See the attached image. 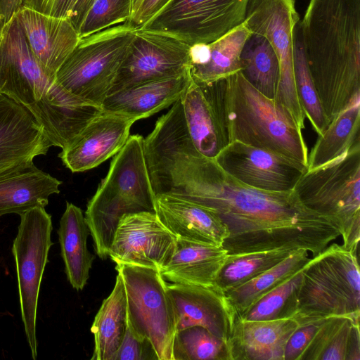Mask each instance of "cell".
<instances>
[{
    "label": "cell",
    "instance_id": "1",
    "mask_svg": "<svg viewBox=\"0 0 360 360\" xmlns=\"http://www.w3.org/2000/svg\"><path fill=\"white\" fill-rule=\"evenodd\" d=\"M186 199L217 212L228 229L222 247L229 255L288 248L304 249L314 257L340 236L338 227L306 207L294 190L252 188L205 156Z\"/></svg>",
    "mask_w": 360,
    "mask_h": 360
},
{
    "label": "cell",
    "instance_id": "2",
    "mask_svg": "<svg viewBox=\"0 0 360 360\" xmlns=\"http://www.w3.org/2000/svg\"><path fill=\"white\" fill-rule=\"evenodd\" d=\"M300 27L310 75L330 122L360 96V0H309Z\"/></svg>",
    "mask_w": 360,
    "mask_h": 360
},
{
    "label": "cell",
    "instance_id": "3",
    "mask_svg": "<svg viewBox=\"0 0 360 360\" xmlns=\"http://www.w3.org/2000/svg\"><path fill=\"white\" fill-rule=\"evenodd\" d=\"M0 94L25 107L44 128L52 146H68L103 112L51 77L30 49L16 13L0 32Z\"/></svg>",
    "mask_w": 360,
    "mask_h": 360
},
{
    "label": "cell",
    "instance_id": "4",
    "mask_svg": "<svg viewBox=\"0 0 360 360\" xmlns=\"http://www.w3.org/2000/svg\"><path fill=\"white\" fill-rule=\"evenodd\" d=\"M155 194L143 151V138L129 136L114 155L106 176L89 201L84 218L94 240L96 255L109 257V249L122 216L155 212Z\"/></svg>",
    "mask_w": 360,
    "mask_h": 360
},
{
    "label": "cell",
    "instance_id": "5",
    "mask_svg": "<svg viewBox=\"0 0 360 360\" xmlns=\"http://www.w3.org/2000/svg\"><path fill=\"white\" fill-rule=\"evenodd\" d=\"M224 110L229 143L240 141L307 167L309 153L302 130L240 72L226 79Z\"/></svg>",
    "mask_w": 360,
    "mask_h": 360
},
{
    "label": "cell",
    "instance_id": "6",
    "mask_svg": "<svg viewBox=\"0 0 360 360\" xmlns=\"http://www.w3.org/2000/svg\"><path fill=\"white\" fill-rule=\"evenodd\" d=\"M292 319L300 325L330 316L360 320L357 253L333 243L301 271Z\"/></svg>",
    "mask_w": 360,
    "mask_h": 360
},
{
    "label": "cell",
    "instance_id": "7",
    "mask_svg": "<svg viewBox=\"0 0 360 360\" xmlns=\"http://www.w3.org/2000/svg\"><path fill=\"white\" fill-rule=\"evenodd\" d=\"M294 191L306 207L338 227L344 248L357 253L360 240V142L330 162L307 170Z\"/></svg>",
    "mask_w": 360,
    "mask_h": 360
},
{
    "label": "cell",
    "instance_id": "8",
    "mask_svg": "<svg viewBox=\"0 0 360 360\" xmlns=\"http://www.w3.org/2000/svg\"><path fill=\"white\" fill-rule=\"evenodd\" d=\"M136 30L125 22L80 39L57 72V82L82 100L101 106L128 54Z\"/></svg>",
    "mask_w": 360,
    "mask_h": 360
},
{
    "label": "cell",
    "instance_id": "9",
    "mask_svg": "<svg viewBox=\"0 0 360 360\" xmlns=\"http://www.w3.org/2000/svg\"><path fill=\"white\" fill-rule=\"evenodd\" d=\"M115 269L124 282L127 319L134 330L150 342L159 360H173L176 323L167 283L153 268L117 264Z\"/></svg>",
    "mask_w": 360,
    "mask_h": 360
},
{
    "label": "cell",
    "instance_id": "10",
    "mask_svg": "<svg viewBox=\"0 0 360 360\" xmlns=\"http://www.w3.org/2000/svg\"><path fill=\"white\" fill-rule=\"evenodd\" d=\"M20 221L13 240L22 321L32 358L37 356V316L43 274L53 245L51 216L44 207H32L19 215Z\"/></svg>",
    "mask_w": 360,
    "mask_h": 360
},
{
    "label": "cell",
    "instance_id": "11",
    "mask_svg": "<svg viewBox=\"0 0 360 360\" xmlns=\"http://www.w3.org/2000/svg\"><path fill=\"white\" fill-rule=\"evenodd\" d=\"M249 0H169L141 27L193 46L210 44L242 24Z\"/></svg>",
    "mask_w": 360,
    "mask_h": 360
},
{
    "label": "cell",
    "instance_id": "12",
    "mask_svg": "<svg viewBox=\"0 0 360 360\" xmlns=\"http://www.w3.org/2000/svg\"><path fill=\"white\" fill-rule=\"evenodd\" d=\"M300 21L295 0H249L245 22L252 33L264 37L279 63L280 77L274 101L304 129L305 115L295 84L294 29Z\"/></svg>",
    "mask_w": 360,
    "mask_h": 360
},
{
    "label": "cell",
    "instance_id": "13",
    "mask_svg": "<svg viewBox=\"0 0 360 360\" xmlns=\"http://www.w3.org/2000/svg\"><path fill=\"white\" fill-rule=\"evenodd\" d=\"M191 46L160 32L137 29L109 94L191 69Z\"/></svg>",
    "mask_w": 360,
    "mask_h": 360
},
{
    "label": "cell",
    "instance_id": "14",
    "mask_svg": "<svg viewBox=\"0 0 360 360\" xmlns=\"http://www.w3.org/2000/svg\"><path fill=\"white\" fill-rule=\"evenodd\" d=\"M176 238L158 218L155 212L125 214L120 219L109 257L116 264L160 269L175 252Z\"/></svg>",
    "mask_w": 360,
    "mask_h": 360
},
{
    "label": "cell",
    "instance_id": "15",
    "mask_svg": "<svg viewBox=\"0 0 360 360\" xmlns=\"http://www.w3.org/2000/svg\"><path fill=\"white\" fill-rule=\"evenodd\" d=\"M214 160L237 180L267 191L294 190L307 170V167L296 161L237 141L229 143Z\"/></svg>",
    "mask_w": 360,
    "mask_h": 360
},
{
    "label": "cell",
    "instance_id": "16",
    "mask_svg": "<svg viewBox=\"0 0 360 360\" xmlns=\"http://www.w3.org/2000/svg\"><path fill=\"white\" fill-rule=\"evenodd\" d=\"M176 317V332L202 326L231 345L240 316L226 293L211 286L167 283Z\"/></svg>",
    "mask_w": 360,
    "mask_h": 360
},
{
    "label": "cell",
    "instance_id": "17",
    "mask_svg": "<svg viewBox=\"0 0 360 360\" xmlns=\"http://www.w3.org/2000/svg\"><path fill=\"white\" fill-rule=\"evenodd\" d=\"M226 79L205 83L191 79L180 101L186 128L196 150L214 159L229 143L225 119Z\"/></svg>",
    "mask_w": 360,
    "mask_h": 360
},
{
    "label": "cell",
    "instance_id": "18",
    "mask_svg": "<svg viewBox=\"0 0 360 360\" xmlns=\"http://www.w3.org/2000/svg\"><path fill=\"white\" fill-rule=\"evenodd\" d=\"M52 145L25 107L0 94V176L31 167Z\"/></svg>",
    "mask_w": 360,
    "mask_h": 360
},
{
    "label": "cell",
    "instance_id": "19",
    "mask_svg": "<svg viewBox=\"0 0 360 360\" xmlns=\"http://www.w3.org/2000/svg\"><path fill=\"white\" fill-rule=\"evenodd\" d=\"M136 121L130 116L103 110L62 149L58 157L72 172L96 167L122 148Z\"/></svg>",
    "mask_w": 360,
    "mask_h": 360
},
{
    "label": "cell",
    "instance_id": "20",
    "mask_svg": "<svg viewBox=\"0 0 360 360\" xmlns=\"http://www.w3.org/2000/svg\"><path fill=\"white\" fill-rule=\"evenodd\" d=\"M16 17L33 54L46 72L56 78L80 39L78 32L69 18L51 16L25 6L19 9Z\"/></svg>",
    "mask_w": 360,
    "mask_h": 360
},
{
    "label": "cell",
    "instance_id": "21",
    "mask_svg": "<svg viewBox=\"0 0 360 360\" xmlns=\"http://www.w3.org/2000/svg\"><path fill=\"white\" fill-rule=\"evenodd\" d=\"M155 212L176 238L222 247L229 235L226 225L214 210L184 198L157 195Z\"/></svg>",
    "mask_w": 360,
    "mask_h": 360
},
{
    "label": "cell",
    "instance_id": "22",
    "mask_svg": "<svg viewBox=\"0 0 360 360\" xmlns=\"http://www.w3.org/2000/svg\"><path fill=\"white\" fill-rule=\"evenodd\" d=\"M190 79L189 70L179 76L140 84L108 95L101 108L136 120L146 118L180 99Z\"/></svg>",
    "mask_w": 360,
    "mask_h": 360
},
{
    "label": "cell",
    "instance_id": "23",
    "mask_svg": "<svg viewBox=\"0 0 360 360\" xmlns=\"http://www.w3.org/2000/svg\"><path fill=\"white\" fill-rule=\"evenodd\" d=\"M299 327L293 319L240 320L231 345L232 360H283L287 342Z\"/></svg>",
    "mask_w": 360,
    "mask_h": 360
},
{
    "label": "cell",
    "instance_id": "24",
    "mask_svg": "<svg viewBox=\"0 0 360 360\" xmlns=\"http://www.w3.org/2000/svg\"><path fill=\"white\" fill-rule=\"evenodd\" d=\"M227 256L223 247L176 238L175 252L160 273L172 283L211 286Z\"/></svg>",
    "mask_w": 360,
    "mask_h": 360
},
{
    "label": "cell",
    "instance_id": "25",
    "mask_svg": "<svg viewBox=\"0 0 360 360\" xmlns=\"http://www.w3.org/2000/svg\"><path fill=\"white\" fill-rule=\"evenodd\" d=\"M61 184L34 165L0 176V217L20 215L37 206L45 207L49 197L60 193Z\"/></svg>",
    "mask_w": 360,
    "mask_h": 360
},
{
    "label": "cell",
    "instance_id": "26",
    "mask_svg": "<svg viewBox=\"0 0 360 360\" xmlns=\"http://www.w3.org/2000/svg\"><path fill=\"white\" fill-rule=\"evenodd\" d=\"M59 225L57 233L67 278L74 289L82 290L89 278L94 256L87 247L90 231L81 208L67 202Z\"/></svg>",
    "mask_w": 360,
    "mask_h": 360
},
{
    "label": "cell",
    "instance_id": "27",
    "mask_svg": "<svg viewBox=\"0 0 360 360\" xmlns=\"http://www.w3.org/2000/svg\"><path fill=\"white\" fill-rule=\"evenodd\" d=\"M300 360H360L359 321L343 316L322 319Z\"/></svg>",
    "mask_w": 360,
    "mask_h": 360
},
{
    "label": "cell",
    "instance_id": "28",
    "mask_svg": "<svg viewBox=\"0 0 360 360\" xmlns=\"http://www.w3.org/2000/svg\"><path fill=\"white\" fill-rule=\"evenodd\" d=\"M127 319L124 282L117 273L115 286L98 311L91 331L94 335L91 360H113L122 340Z\"/></svg>",
    "mask_w": 360,
    "mask_h": 360
},
{
    "label": "cell",
    "instance_id": "29",
    "mask_svg": "<svg viewBox=\"0 0 360 360\" xmlns=\"http://www.w3.org/2000/svg\"><path fill=\"white\" fill-rule=\"evenodd\" d=\"M360 142V96L355 98L328 124L308 156L307 170L325 165Z\"/></svg>",
    "mask_w": 360,
    "mask_h": 360
},
{
    "label": "cell",
    "instance_id": "30",
    "mask_svg": "<svg viewBox=\"0 0 360 360\" xmlns=\"http://www.w3.org/2000/svg\"><path fill=\"white\" fill-rule=\"evenodd\" d=\"M251 34L244 21L221 37L208 44V59L202 65L191 67V77L200 82L209 83L240 72V54Z\"/></svg>",
    "mask_w": 360,
    "mask_h": 360
},
{
    "label": "cell",
    "instance_id": "31",
    "mask_svg": "<svg viewBox=\"0 0 360 360\" xmlns=\"http://www.w3.org/2000/svg\"><path fill=\"white\" fill-rule=\"evenodd\" d=\"M310 259L307 250H296L274 266L226 295L240 316L264 295L300 271Z\"/></svg>",
    "mask_w": 360,
    "mask_h": 360
},
{
    "label": "cell",
    "instance_id": "32",
    "mask_svg": "<svg viewBox=\"0 0 360 360\" xmlns=\"http://www.w3.org/2000/svg\"><path fill=\"white\" fill-rule=\"evenodd\" d=\"M240 72L257 90L269 98H275L280 77L277 56L269 41L252 33L241 54Z\"/></svg>",
    "mask_w": 360,
    "mask_h": 360
},
{
    "label": "cell",
    "instance_id": "33",
    "mask_svg": "<svg viewBox=\"0 0 360 360\" xmlns=\"http://www.w3.org/2000/svg\"><path fill=\"white\" fill-rule=\"evenodd\" d=\"M295 250L280 248L228 255L217 274L215 284L226 293L274 266Z\"/></svg>",
    "mask_w": 360,
    "mask_h": 360
},
{
    "label": "cell",
    "instance_id": "34",
    "mask_svg": "<svg viewBox=\"0 0 360 360\" xmlns=\"http://www.w3.org/2000/svg\"><path fill=\"white\" fill-rule=\"evenodd\" d=\"M293 66L295 89L305 117L319 136L330 122L325 115L310 75L303 46L300 21L294 29Z\"/></svg>",
    "mask_w": 360,
    "mask_h": 360
},
{
    "label": "cell",
    "instance_id": "35",
    "mask_svg": "<svg viewBox=\"0 0 360 360\" xmlns=\"http://www.w3.org/2000/svg\"><path fill=\"white\" fill-rule=\"evenodd\" d=\"M173 360H232L228 345L202 326L177 331Z\"/></svg>",
    "mask_w": 360,
    "mask_h": 360
},
{
    "label": "cell",
    "instance_id": "36",
    "mask_svg": "<svg viewBox=\"0 0 360 360\" xmlns=\"http://www.w3.org/2000/svg\"><path fill=\"white\" fill-rule=\"evenodd\" d=\"M301 271L260 298L240 315V319L259 321L292 319L296 293L302 279Z\"/></svg>",
    "mask_w": 360,
    "mask_h": 360
},
{
    "label": "cell",
    "instance_id": "37",
    "mask_svg": "<svg viewBox=\"0 0 360 360\" xmlns=\"http://www.w3.org/2000/svg\"><path fill=\"white\" fill-rule=\"evenodd\" d=\"M132 15V0H96L79 31L80 39L121 22Z\"/></svg>",
    "mask_w": 360,
    "mask_h": 360
},
{
    "label": "cell",
    "instance_id": "38",
    "mask_svg": "<svg viewBox=\"0 0 360 360\" xmlns=\"http://www.w3.org/2000/svg\"><path fill=\"white\" fill-rule=\"evenodd\" d=\"M113 360H159L150 343L134 330L127 319L125 332Z\"/></svg>",
    "mask_w": 360,
    "mask_h": 360
},
{
    "label": "cell",
    "instance_id": "39",
    "mask_svg": "<svg viewBox=\"0 0 360 360\" xmlns=\"http://www.w3.org/2000/svg\"><path fill=\"white\" fill-rule=\"evenodd\" d=\"M321 320L299 326L287 342L283 360H300L304 350L318 330Z\"/></svg>",
    "mask_w": 360,
    "mask_h": 360
},
{
    "label": "cell",
    "instance_id": "40",
    "mask_svg": "<svg viewBox=\"0 0 360 360\" xmlns=\"http://www.w3.org/2000/svg\"><path fill=\"white\" fill-rule=\"evenodd\" d=\"M77 0H23L22 6L54 17L70 18Z\"/></svg>",
    "mask_w": 360,
    "mask_h": 360
},
{
    "label": "cell",
    "instance_id": "41",
    "mask_svg": "<svg viewBox=\"0 0 360 360\" xmlns=\"http://www.w3.org/2000/svg\"><path fill=\"white\" fill-rule=\"evenodd\" d=\"M169 0H142L129 22L137 29L156 15Z\"/></svg>",
    "mask_w": 360,
    "mask_h": 360
},
{
    "label": "cell",
    "instance_id": "42",
    "mask_svg": "<svg viewBox=\"0 0 360 360\" xmlns=\"http://www.w3.org/2000/svg\"><path fill=\"white\" fill-rule=\"evenodd\" d=\"M96 1V0L76 1L69 19L77 32Z\"/></svg>",
    "mask_w": 360,
    "mask_h": 360
},
{
    "label": "cell",
    "instance_id": "43",
    "mask_svg": "<svg viewBox=\"0 0 360 360\" xmlns=\"http://www.w3.org/2000/svg\"><path fill=\"white\" fill-rule=\"evenodd\" d=\"M23 0H0V23L3 27L22 6Z\"/></svg>",
    "mask_w": 360,
    "mask_h": 360
},
{
    "label": "cell",
    "instance_id": "44",
    "mask_svg": "<svg viewBox=\"0 0 360 360\" xmlns=\"http://www.w3.org/2000/svg\"><path fill=\"white\" fill-rule=\"evenodd\" d=\"M141 1L142 0H132V15H131V17L137 11Z\"/></svg>",
    "mask_w": 360,
    "mask_h": 360
},
{
    "label": "cell",
    "instance_id": "45",
    "mask_svg": "<svg viewBox=\"0 0 360 360\" xmlns=\"http://www.w3.org/2000/svg\"><path fill=\"white\" fill-rule=\"evenodd\" d=\"M1 27H2V26L1 25V23H0V32H1Z\"/></svg>",
    "mask_w": 360,
    "mask_h": 360
}]
</instances>
